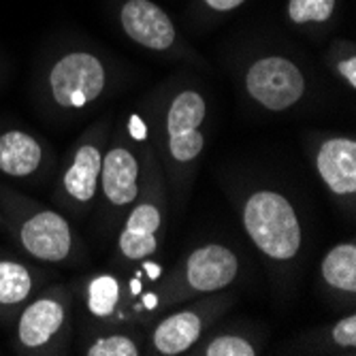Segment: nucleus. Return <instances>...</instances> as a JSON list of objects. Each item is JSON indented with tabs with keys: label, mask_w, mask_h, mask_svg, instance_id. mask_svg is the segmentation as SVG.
<instances>
[{
	"label": "nucleus",
	"mask_w": 356,
	"mask_h": 356,
	"mask_svg": "<svg viewBox=\"0 0 356 356\" xmlns=\"http://www.w3.org/2000/svg\"><path fill=\"white\" fill-rule=\"evenodd\" d=\"M314 169L331 197L354 209L356 199V141L350 135L325 137L314 149Z\"/></svg>",
	"instance_id": "14"
},
{
	"label": "nucleus",
	"mask_w": 356,
	"mask_h": 356,
	"mask_svg": "<svg viewBox=\"0 0 356 356\" xmlns=\"http://www.w3.org/2000/svg\"><path fill=\"white\" fill-rule=\"evenodd\" d=\"M167 211L169 188L160 160L149 141L143 158L139 197L124 216L118 231L113 256V263L118 267L133 269V265H141L160 252L167 231Z\"/></svg>",
	"instance_id": "4"
},
{
	"label": "nucleus",
	"mask_w": 356,
	"mask_h": 356,
	"mask_svg": "<svg viewBox=\"0 0 356 356\" xmlns=\"http://www.w3.org/2000/svg\"><path fill=\"white\" fill-rule=\"evenodd\" d=\"M163 273L160 265L141 263L131 280L115 273H94L86 277L81 293L88 314L101 325H131L141 316H158L156 290H145V284L156 282Z\"/></svg>",
	"instance_id": "8"
},
{
	"label": "nucleus",
	"mask_w": 356,
	"mask_h": 356,
	"mask_svg": "<svg viewBox=\"0 0 356 356\" xmlns=\"http://www.w3.org/2000/svg\"><path fill=\"white\" fill-rule=\"evenodd\" d=\"M241 83L250 101L271 113L295 109L309 88L307 73L299 60L280 51L254 56L243 69Z\"/></svg>",
	"instance_id": "12"
},
{
	"label": "nucleus",
	"mask_w": 356,
	"mask_h": 356,
	"mask_svg": "<svg viewBox=\"0 0 356 356\" xmlns=\"http://www.w3.org/2000/svg\"><path fill=\"white\" fill-rule=\"evenodd\" d=\"M5 229V222H3V213H0V231Z\"/></svg>",
	"instance_id": "24"
},
{
	"label": "nucleus",
	"mask_w": 356,
	"mask_h": 356,
	"mask_svg": "<svg viewBox=\"0 0 356 356\" xmlns=\"http://www.w3.org/2000/svg\"><path fill=\"white\" fill-rule=\"evenodd\" d=\"M111 135V120L94 122L71 145L58 171L54 203L60 211L75 218H86L99 199L103 156Z\"/></svg>",
	"instance_id": "7"
},
{
	"label": "nucleus",
	"mask_w": 356,
	"mask_h": 356,
	"mask_svg": "<svg viewBox=\"0 0 356 356\" xmlns=\"http://www.w3.org/2000/svg\"><path fill=\"white\" fill-rule=\"evenodd\" d=\"M239 220L254 250L273 267L295 265L303 250V226L286 194L273 188L250 190L239 207Z\"/></svg>",
	"instance_id": "5"
},
{
	"label": "nucleus",
	"mask_w": 356,
	"mask_h": 356,
	"mask_svg": "<svg viewBox=\"0 0 356 356\" xmlns=\"http://www.w3.org/2000/svg\"><path fill=\"white\" fill-rule=\"evenodd\" d=\"M245 3L248 0H197V7L203 15H229Z\"/></svg>",
	"instance_id": "23"
},
{
	"label": "nucleus",
	"mask_w": 356,
	"mask_h": 356,
	"mask_svg": "<svg viewBox=\"0 0 356 356\" xmlns=\"http://www.w3.org/2000/svg\"><path fill=\"white\" fill-rule=\"evenodd\" d=\"M337 15V0H286V19L297 28L329 26Z\"/></svg>",
	"instance_id": "21"
},
{
	"label": "nucleus",
	"mask_w": 356,
	"mask_h": 356,
	"mask_svg": "<svg viewBox=\"0 0 356 356\" xmlns=\"http://www.w3.org/2000/svg\"><path fill=\"white\" fill-rule=\"evenodd\" d=\"M73 331V295L64 284H51L32 297L11 329L15 354L45 356L67 348Z\"/></svg>",
	"instance_id": "9"
},
{
	"label": "nucleus",
	"mask_w": 356,
	"mask_h": 356,
	"mask_svg": "<svg viewBox=\"0 0 356 356\" xmlns=\"http://www.w3.org/2000/svg\"><path fill=\"white\" fill-rule=\"evenodd\" d=\"M235 301V293L220 290L213 295L192 299L190 305H175L177 309L156 320L149 337L145 339V352L156 356H179L190 352V348L205 337L218 318L229 312Z\"/></svg>",
	"instance_id": "11"
},
{
	"label": "nucleus",
	"mask_w": 356,
	"mask_h": 356,
	"mask_svg": "<svg viewBox=\"0 0 356 356\" xmlns=\"http://www.w3.org/2000/svg\"><path fill=\"white\" fill-rule=\"evenodd\" d=\"M86 348V356H141L145 339L133 325H107Z\"/></svg>",
	"instance_id": "18"
},
{
	"label": "nucleus",
	"mask_w": 356,
	"mask_h": 356,
	"mask_svg": "<svg viewBox=\"0 0 356 356\" xmlns=\"http://www.w3.org/2000/svg\"><path fill=\"white\" fill-rule=\"evenodd\" d=\"M320 282L335 299L354 305L356 299V243H335L320 261Z\"/></svg>",
	"instance_id": "17"
},
{
	"label": "nucleus",
	"mask_w": 356,
	"mask_h": 356,
	"mask_svg": "<svg viewBox=\"0 0 356 356\" xmlns=\"http://www.w3.org/2000/svg\"><path fill=\"white\" fill-rule=\"evenodd\" d=\"M118 24L137 47L173 58H197L184 43L173 17L154 0H120Z\"/></svg>",
	"instance_id": "13"
},
{
	"label": "nucleus",
	"mask_w": 356,
	"mask_h": 356,
	"mask_svg": "<svg viewBox=\"0 0 356 356\" xmlns=\"http://www.w3.org/2000/svg\"><path fill=\"white\" fill-rule=\"evenodd\" d=\"M241 261L224 243H203L188 252L171 269L165 280H156L158 312L163 314L175 305L188 303L197 297L229 290L239 277Z\"/></svg>",
	"instance_id": "6"
},
{
	"label": "nucleus",
	"mask_w": 356,
	"mask_h": 356,
	"mask_svg": "<svg viewBox=\"0 0 356 356\" xmlns=\"http://www.w3.org/2000/svg\"><path fill=\"white\" fill-rule=\"evenodd\" d=\"M147 143L149 126L139 111L120 118L109 135L99 184L101 213L109 231L122 224L139 197Z\"/></svg>",
	"instance_id": "3"
},
{
	"label": "nucleus",
	"mask_w": 356,
	"mask_h": 356,
	"mask_svg": "<svg viewBox=\"0 0 356 356\" xmlns=\"http://www.w3.org/2000/svg\"><path fill=\"white\" fill-rule=\"evenodd\" d=\"M37 277L30 265L13 256H0V325L9 333L24 305L35 297Z\"/></svg>",
	"instance_id": "16"
},
{
	"label": "nucleus",
	"mask_w": 356,
	"mask_h": 356,
	"mask_svg": "<svg viewBox=\"0 0 356 356\" xmlns=\"http://www.w3.org/2000/svg\"><path fill=\"white\" fill-rule=\"evenodd\" d=\"M0 213L15 245L32 261L56 267L86 261V245L62 211L0 184Z\"/></svg>",
	"instance_id": "2"
},
{
	"label": "nucleus",
	"mask_w": 356,
	"mask_h": 356,
	"mask_svg": "<svg viewBox=\"0 0 356 356\" xmlns=\"http://www.w3.org/2000/svg\"><path fill=\"white\" fill-rule=\"evenodd\" d=\"M109 67L92 49L71 47L56 56L45 75V92L58 111H81L107 92Z\"/></svg>",
	"instance_id": "10"
},
{
	"label": "nucleus",
	"mask_w": 356,
	"mask_h": 356,
	"mask_svg": "<svg viewBox=\"0 0 356 356\" xmlns=\"http://www.w3.org/2000/svg\"><path fill=\"white\" fill-rule=\"evenodd\" d=\"M209 105L205 94L192 86H184L171 94L160 118L158 133H149V141L163 167L167 188L179 203L186 201L205 152L203 124L207 122Z\"/></svg>",
	"instance_id": "1"
},
{
	"label": "nucleus",
	"mask_w": 356,
	"mask_h": 356,
	"mask_svg": "<svg viewBox=\"0 0 356 356\" xmlns=\"http://www.w3.org/2000/svg\"><path fill=\"white\" fill-rule=\"evenodd\" d=\"M305 350L320 354H354L356 352V314L350 312L329 327H322L307 337Z\"/></svg>",
	"instance_id": "19"
},
{
	"label": "nucleus",
	"mask_w": 356,
	"mask_h": 356,
	"mask_svg": "<svg viewBox=\"0 0 356 356\" xmlns=\"http://www.w3.org/2000/svg\"><path fill=\"white\" fill-rule=\"evenodd\" d=\"M54 152L49 143L35 135L9 128L0 133V173L11 179H39L54 167Z\"/></svg>",
	"instance_id": "15"
},
{
	"label": "nucleus",
	"mask_w": 356,
	"mask_h": 356,
	"mask_svg": "<svg viewBox=\"0 0 356 356\" xmlns=\"http://www.w3.org/2000/svg\"><path fill=\"white\" fill-rule=\"evenodd\" d=\"M325 60L335 73V77L350 88V92L356 90V49L352 41L337 39L331 43L329 51L325 54Z\"/></svg>",
	"instance_id": "22"
},
{
	"label": "nucleus",
	"mask_w": 356,
	"mask_h": 356,
	"mask_svg": "<svg viewBox=\"0 0 356 356\" xmlns=\"http://www.w3.org/2000/svg\"><path fill=\"white\" fill-rule=\"evenodd\" d=\"M263 350V343H258L256 337L241 333V331H222L213 333L211 337H203L190 348V354L199 356H258Z\"/></svg>",
	"instance_id": "20"
}]
</instances>
